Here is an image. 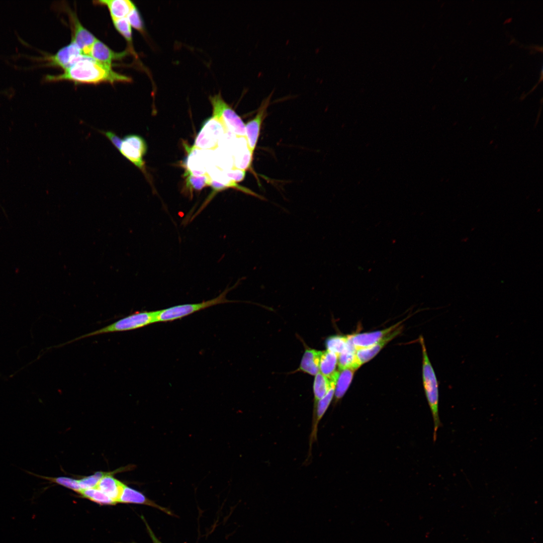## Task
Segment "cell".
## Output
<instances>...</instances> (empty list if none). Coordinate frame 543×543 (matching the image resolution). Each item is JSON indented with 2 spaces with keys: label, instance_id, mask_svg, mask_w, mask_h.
Segmentation results:
<instances>
[{
  "label": "cell",
  "instance_id": "9",
  "mask_svg": "<svg viewBox=\"0 0 543 543\" xmlns=\"http://www.w3.org/2000/svg\"><path fill=\"white\" fill-rule=\"evenodd\" d=\"M271 93L267 98L262 101L260 107L258 109L257 112L254 117L246 124L245 137L247 146L251 153L253 155L255 149L258 139L259 138L262 123L265 117L266 110L269 105Z\"/></svg>",
  "mask_w": 543,
  "mask_h": 543
},
{
  "label": "cell",
  "instance_id": "22",
  "mask_svg": "<svg viewBox=\"0 0 543 543\" xmlns=\"http://www.w3.org/2000/svg\"><path fill=\"white\" fill-rule=\"evenodd\" d=\"M336 378L329 379L320 372H318L315 376L313 383L314 403L322 398L327 393L331 387L335 385Z\"/></svg>",
  "mask_w": 543,
  "mask_h": 543
},
{
  "label": "cell",
  "instance_id": "25",
  "mask_svg": "<svg viewBox=\"0 0 543 543\" xmlns=\"http://www.w3.org/2000/svg\"><path fill=\"white\" fill-rule=\"evenodd\" d=\"M82 497L101 505H114L116 503L97 488L82 490L79 493Z\"/></svg>",
  "mask_w": 543,
  "mask_h": 543
},
{
  "label": "cell",
  "instance_id": "11",
  "mask_svg": "<svg viewBox=\"0 0 543 543\" xmlns=\"http://www.w3.org/2000/svg\"><path fill=\"white\" fill-rule=\"evenodd\" d=\"M129 52L127 50L119 52L114 51L97 39L91 48L89 56L103 64L112 67L114 61L122 60L129 54Z\"/></svg>",
  "mask_w": 543,
  "mask_h": 543
},
{
  "label": "cell",
  "instance_id": "31",
  "mask_svg": "<svg viewBox=\"0 0 543 543\" xmlns=\"http://www.w3.org/2000/svg\"><path fill=\"white\" fill-rule=\"evenodd\" d=\"M225 174L231 180L240 182L243 180L245 175V171L237 168L230 169L225 171Z\"/></svg>",
  "mask_w": 543,
  "mask_h": 543
},
{
  "label": "cell",
  "instance_id": "13",
  "mask_svg": "<svg viewBox=\"0 0 543 543\" xmlns=\"http://www.w3.org/2000/svg\"><path fill=\"white\" fill-rule=\"evenodd\" d=\"M126 467L120 468L113 472H107L100 480L96 487L116 503H118L125 484L115 478L113 474L124 471Z\"/></svg>",
  "mask_w": 543,
  "mask_h": 543
},
{
  "label": "cell",
  "instance_id": "4",
  "mask_svg": "<svg viewBox=\"0 0 543 543\" xmlns=\"http://www.w3.org/2000/svg\"><path fill=\"white\" fill-rule=\"evenodd\" d=\"M157 311L137 312L92 332L81 335L64 344L99 334L132 330L156 323Z\"/></svg>",
  "mask_w": 543,
  "mask_h": 543
},
{
  "label": "cell",
  "instance_id": "20",
  "mask_svg": "<svg viewBox=\"0 0 543 543\" xmlns=\"http://www.w3.org/2000/svg\"><path fill=\"white\" fill-rule=\"evenodd\" d=\"M355 351V348L348 337L346 349L338 355L337 366L339 370L351 369L355 371L360 367L356 359Z\"/></svg>",
  "mask_w": 543,
  "mask_h": 543
},
{
  "label": "cell",
  "instance_id": "15",
  "mask_svg": "<svg viewBox=\"0 0 543 543\" xmlns=\"http://www.w3.org/2000/svg\"><path fill=\"white\" fill-rule=\"evenodd\" d=\"M335 385H333L327 393L314 405L313 425L310 437V447L317 439L318 426L320 420L328 409L334 396Z\"/></svg>",
  "mask_w": 543,
  "mask_h": 543
},
{
  "label": "cell",
  "instance_id": "24",
  "mask_svg": "<svg viewBox=\"0 0 543 543\" xmlns=\"http://www.w3.org/2000/svg\"><path fill=\"white\" fill-rule=\"evenodd\" d=\"M184 174L186 186L189 190L192 191H200L206 186H209L211 179L210 176L207 174L194 175L188 169L186 170Z\"/></svg>",
  "mask_w": 543,
  "mask_h": 543
},
{
  "label": "cell",
  "instance_id": "3",
  "mask_svg": "<svg viewBox=\"0 0 543 543\" xmlns=\"http://www.w3.org/2000/svg\"><path fill=\"white\" fill-rule=\"evenodd\" d=\"M225 289L217 297L201 303L185 304L176 305L164 309L157 310L156 322H171L192 314L196 312L221 304L234 302L226 299L227 293L237 285Z\"/></svg>",
  "mask_w": 543,
  "mask_h": 543
},
{
  "label": "cell",
  "instance_id": "5",
  "mask_svg": "<svg viewBox=\"0 0 543 543\" xmlns=\"http://www.w3.org/2000/svg\"><path fill=\"white\" fill-rule=\"evenodd\" d=\"M209 99L213 107L212 116L221 123L225 132L245 138V124L236 112L225 102L220 94L210 96Z\"/></svg>",
  "mask_w": 543,
  "mask_h": 543
},
{
  "label": "cell",
  "instance_id": "14",
  "mask_svg": "<svg viewBox=\"0 0 543 543\" xmlns=\"http://www.w3.org/2000/svg\"><path fill=\"white\" fill-rule=\"evenodd\" d=\"M402 329V326L400 325L377 343L368 347L356 349V357L359 366L375 356L387 343L401 332Z\"/></svg>",
  "mask_w": 543,
  "mask_h": 543
},
{
  "label": "cell",
  "instance_id": "17",
  "mask_svg": "<svg viewBox=\"0 0 543 543\" xmlns=\"http://www.w3.org/2000/svg\"><path fill=\"white\" fill-rule=\"evenodd\" d=\"M321 351L308 348L305 350L298 370L312 376L319 372Z\"/></svg>",
  "mask_w": 543,
  "mask_h": 543
},
{
  "label": "cell",
  "instance_id": "12",
  "mask_svg": "<svg viewBox=\"0 0 543 543\" xmlns=\"http://www.w3.org/2000/svg\"><path fill=\"white\" fill-rule=\"evenodd\" d=\"M402 322L381 330L348 335V339L355 349L371 346L380 341L388 334L396 329Z\"/></svg>",
  "mask_w": 543,
  "mask_h": 543
},
{
  "label": "cell",
  "instance_id": "8",
  "mask_svg": "<svg viewBox=\"0 0 543 543\" xmlns=\"http://www.w3.org/2000/svg\"><path fill=\"white\" fill-rule=\"evenodd\" d=\"M83 55L78 46L72 41L67 45L60 48L55 54L53 55L44 54L41 57H33L35 59L45 61L46 63L42 65L47 66L58 67L63 70L69 67Z\"/></svg>",
  "mask_w": 543,
  "mask_h": 543
},
{
  "label": "cell",
  "instance_id": "16",
  "mask_svg": "<svg viewBox=\"0 0 543 543\" xmlns=\"http://www.w3.org/2000/svg\"><path fill=\"white\" fill-rule=\"evenodd\" d=\"M107 7L112 21L127 18L135 5L129 0H103L95 2Z\"/></svg>",
  "mask_w": 543,
  "mask_h": 543
},
{
  "label": "cell",
  "instance_id": "21",
  "mask_svg": "<svg viewBox=\"0 0 543 543\" xmlns=\"http://www.w3.org/2000/svg\"><path fill=\"white\" fill-rule=\"evenodd\" d=\"M354 371L351 369L338 371L334 392L336 401L341 399L345 394L351 382Z\"/></svg>",
  "mask_w": 543,
  "mask_h": 543
},
{
  "label": "cell",
  "instance_id": "2",
  "mask_svg": "<svg viewBox=\"0 0 543 543\" xmlns=\"http://www.w3.org/2000/svg\"><path fill=\"white\" fill-rule=\"evenodd\" d=\"M419 342L422 348L423 357V383L426 397L433 417L434 423L433 439L434 441H435L437 431L440 425L438 411V383L435 372L429 359L424 340L422 336L419 337Z\"/></svg>",
  "mask_w": 543,
  "mask_h": 543
},
{
  "label": "cell",
  "instance_id": "23",
  "mask_svg": "<svg viewBox=\"0 0 543 543\" xmlns=\"http://www.w3.org/2000/svg\"><path fill=\"white\" fill-rule=\"evenodd\" d=\"M24 471L26 473H27V474H29V475H31L32 476H35V477H37V478H40L47 480L50 483H55V484H58L59 485L65 487L66 488H67L68 489H71V490H73L74 491L77 492L78 494L81 491V489H80V487L79 486L78 480L74 479L69 478V477H46V476H43L39 475L36 474H35L34 473L31 472L30 471H27V470H24Z\"/></svg>",
  "mask_w": 543,
  "mask_h": 543
},
{
  "label": "cell",
  "instance_id": "29",
  "mask_svg": "<svg viewBox=\"0 0 543 543\" xmlns=\"http://www.w3.org/2000/svg\"><path fill=\"white\" fill-rule=\"evenodd\" d=\"M130 26L136 30L143 32L144 30V23L141 15L136 6L127 17Z\"/></svg>",
  "mask_w": 543,
  "mask_h": 543
},
{
  "label": "cell",
  "instance_id": "27",
  "mask_svg": "<svg viewBox=\"0 0 543 543\" xmlns=\"http://www.w3.org/2000/svg\"><path fill=\"white\" fill-rule=\"evenodd\" d=\"M348 343L347 335H333L329 337L325 341L327 350L338 355L346 348Z\"/></svg>",
  "mask_w": 543,
  "mask_h": 543
},
{
  "label": "cell",
  "instance_id": "10",
  "mask_svg": "<svg viewBox=\"0 0 543 543\" xmlns=\"http://www.w3.org/2000/svg\"><path fill=\"white\" fill-rule=\"evenodd\" d=\"M67 12L72 32L71 41L78 46L83 55L89 56L91 48L98 39L82 25L75 13L68 10Z\"/></svg>",
  "mask_w": 543,
  "mask_h": 543
},
{
  "label": "cell",
  "instance_id": "19",
  "mask_svg": "<svg viewBox=\"0 0 543 543\" xmlns=\"http://www.w3.org/2000/svg\"><path fill=\"white\" fill-rule=\"evenodd\" d=\"M337 361L338 355L335 353L328 350L321 351L319 372L329 379H334L338 372L336 370Z\"/></svg>",
  "mask_w": 543,
  "mask_h": 543
},
{
  "label": "cell",
  "instance_id": "6",
  "mask_svg": "<svg viewBox=\"0 0 543 543\" xmlns=\"http://www.w3.org/2000/svg\"><path fill=\"white\" fill-rule=\"evenodd\" d=\"M118 150L124 157L147 176L145 162L143 159L147 151V145L142 136L135 134L126 135L122 139Z\"/></svg>",
  "mask_w": 543,
  "mask_h": 543
},
{
  "label": "cell",
  "instance_id": "32",
  "mask_svg": "<svg viewBox=\"0 0 543 543\" xmlns=\"http://www.w3.org/2000/svg\"><path fill=\"white\" fill-rule=\"evenodd\" d=\"M145 524H146V526H147V530H148V532H149V535H150V537H151V539H152V540L153 542V543H162V542H161V541H160V540H159V539H158V538H157V537H156L155 536V534H154V533H153V532H152V530H151V529L150 528V527H149L148 526V524H147V522H145Z\"/></svg>",
  "mask_w": 543,
  "mask_h": 543
},
{
  "label": "cell",
  "instance_id": "26",
  "mask_svg": "<svg viewBox=\"0 0 543 543\" xmlns=\"http://www.w3.org/2000/svg\"><path fill=\"white\" fill-rule=\"evenodd\" d=\"M116 30L125 38L129 46V52L135 54L133 47L131 26L127 18L112 21ZM128 49V50H129Z\"/></svg>",
  "mask_w": 543,
  "mask_h": 543
},
{
  "label": "cell",
  "instance_id": "1",
  "mask_svg": "<svg viewBox=\"0 0 543 543\" xmlns=\"http://www.w3.org/2000/svg\"><path fill=\"white\" fill-rule=\"evenodd\" d=\"M45 82L67 80L76 83L98 84L107 82H130L131 78L115 71L112 67L103 64L92 57L83 55L74 64L57 75L44 76Z\"/></svg>",
  "mask_w": 543,
  "mask_h": 543
},
{
  "label": "cell",
  "instance_id": "7",
  "mask_svg": "<svg viewBox=\"0 0 543 543\" xmlns=\"http://www.w3.org/2000/svg\"><path fill=\"white\" fill-rule=\"evenodd\" d=\"M225 133L221 123L212 116L205 121L196 136L193 148L197 149L215 148L222 135Z\"/></svg>",
  "mask_w": 543,
  "mask_h": 543
},
{
  "label": "cell",
  "instance_id": "30",
  "mask_svg": "<svg viewBox=\"0 0 543 543\" xmlns=\"http://www.w3.org/2000/svg\"><path fill=\"white\" fill-rule=\"evenodd\" d=\"M97 131L107 138L112 144L118 149L121 143L122 138H121L116 133L110 130L104 131L97 130Z\"/></svg>",
  "mask_w": 543,
  "mask_h": 543
},
{
  "label": "cell",
  "instance_id": "28",
  "mask_svg": "<svg viewBox=\"0 0 543 543\" xmlns=\"http://www.w3.org/2000/svg\"><path fill=\"white\" fill-rule=\"evenodd\" d=\"M107 472H97L93 475L83 477L78 480V484L82 490L96 488L102 478Z\"/></svg>",
  "mask_w": 543,
  "mask_h": 543
},
{
  "label": "cell",
  "instance_id": "18",
  "mask_svg": "<svg viewBox=\"0 0 543 543\" xmlns=\"http://www.w3.org/2000/svg\"><path fill=\"white\" fill-rule=\"evenodd\" d=\"M118 503L143 504L165 510L147 498L141 492L125 485L123 487Z\"/></svg>",
  "mask_w": 543,
  "mask_h": 543
}]
</instances>
